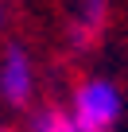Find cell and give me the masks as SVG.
<instances>
[{
  "label": "cell",
  "mask_w": 128,
  "mask_h": 132,
  "mask_svg": "<svg viewBox=\"0 0 128 132\" xmlns=\"http://www.w3.org/2000/svg\"><path fill=\"white\" fill-rule=\"evenodd\" d=\"M70 117L78 132H116L124 117V89L105 74L82 78L70 93Z\"/></svg>",
  "instance_id": "cell-1"
},
{
  "label": "cell",
  "mask_w": 128,
  "mask_h": 132,
  "mask_svg": "<svg viewBox=\"0 0 128 132\" xmlns=\"http://www.w3.org/2000/svg\"><path fill=\"white\" fill-rule=\"evenodd\" d=\"M0 97L12 109H23L35 97V58L23 43H8L0 51Z\"/></svg>",
  "instance_id": "cell-2"
},
{
  "label": "cell",
  "mask_w": 128,
  "mask_h": 132,
  "mask_svg": "<svg viewBox=\"0 0 128 132\" xmlns=\"http://www.w3.org/2000/svg\"><path fill=\"white\" fill-rule=\"evenodd\" d=\"M109 23V0H78V8L66 23V39L74 51H89Z\"/></svg>",
  "instance_id": "cell-3"
},
{
  "label": "cell",
  "mask_w": 128,
  "mask_h": 132,
  "mask_svg": "<svg viewBox=\"0 0 128 132\" xmlns=\"http://www.w3.org/2000/svg\"><path fill=\"white\" fill-rule=\"evenodd\" d=\"M31 132H78V124L66 105H43L31 117Z\"/></svg>",
  "instance_id": "cell-4"
},
{
  "label": "cell",
  "mask_w": 128,
  "mask_h": 132,
  "mask_svg": "<svg viewBox=\"0 0 128 132\" xmlns=\"http://www.w3.org/2000/svg\"><path fill=\"white\" fill-rule=\"evenodd\" d=\"M4 20H8V8H4V0H0V27H4Z\"/></svg>",
  "instance_id": "cell-5"
},
{
  "label": "cell",
  "mask_w": 128,
  "mask_h": 132,
  "mask_svg": "<svg viewBox=\"0 0 128 132\" xmlns=\"http://www.w3.org/2000/svg\"><path fill=\"white\" fill-rule=\"evenodd\" d=\"M0 132H8V128H0Z\"/></svg>",
  "instance_id": "cell-6"
}]
</instances>
